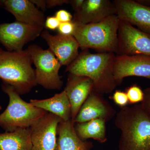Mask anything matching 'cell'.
Returning <instances> with one entry per match:
<instances>
[{
    "instance_id": "cell-16",
    "label": "cell",
    "mask_w": 150,
    "mask_h": 150,
    "mask_svg": "<svg viewBox=\"0 0 150 150\" xmlns=\"http://www.w3.org/2000/svg\"><path fill=\"white\" fill-rule=\"evenodd\" d=\"M64 91L71 104L74 122L82 105L93 91V83L87 77L69 74Z\"/></svg>"
},
{
    "instance_id": "cell-7",
    "label": "cell",
    "mask_w": 150,
    "mask_h": 150,
    "mask_svg": "<svg viewBox=\"0 0 150 150\" xmlns=\"http://www.w3.org/2000/svg\"><path fill=\"white\" fill-rule=\"evenodd\" d=\"M116 55H142L150 56V34L128 22L120 20Z\"/></svg>"
},
{
    "instance_id": "cell-19",
    "label": "cell",
    "mask_w": 150,
    "mask_h": 150,
    "mask_svg": "<svg viewBox=\"0 0 150 150\" xmlns=\"http://www.w3.org/2000/svg\"><path fill=\"white\" fill-rule=\"evenodd\" d=\"M31 129H17L0 134V150H31Z\"/></svg>"
},
{
    "instance_id": "cell-14",
    "label": "cell",
    "mask_w": 150,
    "mask_h": 150,
    "mask_svg": "<svg viewBox=\"0 0 150 150\" xmlns=\"http://www.w3.org/2000/svg\"><path fill=\"white\" fill-rule=\"evenodd\" d=\"M112 14H115L113 1L110 0H85L80 9L75 12L72 21L76 26H79L99 22Z\"/></svg>"
},
{
    "instance_id": "cell-4",
    "label": "cell",
    "mask_w": 150,
    "mask_h": 150,
    "mask_svg": "<svg viewBox=\"0 0 150 150\" xmlns=\"http://www.w3.org/2000/svg\"><path fill=\"white\" fill-rule=\"evenodd\" d=\"M120 21L116 14L111 15L99 22L76 26L73 36L83 50L91 48L115 54Z\"/></svg>"
},
{
    "instance_id": "cell-24",
    "label": "cell",
    "mask_w": 150,
    "mask_h": 150,
    "mask_svg": "<svg viewBox=\"0 0 150 150\" xmlns=\"http://www.w3.org/2000/svg\"><path fill=\"white\" fill-rule=\"evenodd\" d=\"M144 92V100L140 104L145 112L150 117V87L145 89Z\"/></svg>"
},
{
    "instance_id": "cell-5",
    "label": "cell",
    "mask_w": 150,
    "mask_h": 150,
    "mask_svg": "<svg viewBox=\"0 0 150 150\" xmlns=\"http://www.w3.org/2000/svg\"><path fill=\"white\" fill-rule=\"evenodd\" d=\"M2 89L8 96L9 103L0 114V126L7 132L30 128L48 113L25 101L11 86L4 83Z\"/></svg>"
},
{
    "instance_id": "cell-30",
    "label": "cell",
    "mask_w": 150,
    "mask_h": 150,
    "mask_svg": "<svg viewBox=\"0 0 150 150\" xmlns=\"http://www.w3.org/2000/svg\"><path fill=\"white\" fill-rule=\"evenodd\" d=\"M137 1L142 4L150 7V0H137Z\"/></svg>"
},
{
    "instance_id": "cell-31",
    "label": "cell",
    "mask_w": 150,
    "mask_h": 150,
    "mask_svg": "<svg viewBox=\"0 0 150 150\" xmlns=\"http://www.w3.org/2000/svg\"><path fill=\"white\" fill-rule=\"evenodd\" d=\"M1 108H1V105H0V110H1Z\"/></svg>"
},
{
    "instance_id": "cell-13",
    "label": "cell",
    "mask_w": 150,
    "mask_h": 150,
    "mask_svg": "<svg viewBox=\"0 0 150 150\" xmlns=\"http://www.w3.org/2000/svg\"><path fill=\"white\" fill-rule=\"evenodd\" d=\"M103 95L93 91L81 107L74 123H83L96 119L107 122L116 114V111L103 97Z\"/></svg>"
},
{
    "instance_id": "cell-12",
    "label": "cell",
    "mask_w": 150,
    "mask_h": 150,
    "mask_svg": "<svg viewBox=\"0 0 150 150\" xmlns=\"http://www.w3.org/2000/svg\"><path fill=\"white\" fill-rule=\"evenodd\" d=\"M40 35L62 66H69L79 56V45L74 36L59 33L53 35L46 30Z\"/></svg>"
},
{
    "instance_id": "cell-1",
    "label": "cell",
    "mask_w": 150,
    "mask_h": 150,
    "mask_svg": "<svg viewBox=\"0 0 150 150\" xmlns=\"http://www.w3.org/2000/svg\"><path fill=\"white\" fill-rule=\"evenodd\" d=\"M116 55L108 52L92 54L84 49L74 61L67 66L65 71L89 78L93 91L104 95L110 94L118 86L113 76Z\"/></svg>"
},
{
    "instance_id": "cell-9",
    "label": "cell",
    "mask_w": 150,
    "mask_h": 150,
    "mask_svg": "<svg viewBox=\"0 0 150 150\" xmlns=\"http://www.w3.org/2000/svg\"><path fill=\"white\" fill-rule=\"evenodd\" d=\"M62 121L58 116L48 112L31 126V150H55L58 127Z\"/></svg>"
},
{
    "instance_id": "cell-2",
    "label": "cell",
    "mask_w": 150,
    "mask_h": 150,
    "mask_svg": "<svg viewBox=\"0 0 150 150\" xmlns=\"http://www.w3.org/2000/svg\"><path fill=\"white\" fill-rule=\"evenodd\" d=\"M114 123L121 131L118 150H150V117L141 104L121 108Z\"/></svg>"
},
{
    "instance_id": "cell-11",
    "label": "cell",
    "mask_w": 150,
    "mask_h": 150,
    "mask_svg": "<svg viewBox=\"0 0 150 150\" xmlns=\"http://www.w3.org/2000/svg\"><path fill=\"white\" fill-rule=\"evenodd\" d=\"M113 2L115 14L120 20L150 34V7L133 0H115Z\"/></svg>"
},
{
    "instance_id": "cell-28",
    "label": "cell",
    "mask_w": 150,
    "mask_h": 150,
    "mask_svg": "<svg viewBox=\"0 0 150 150\" xmlns=\"http://www.w3.org/2000/svg\"><path fill=\"white\" fill-rule=\"evenodd\" d=\"M85 0H70L69 4L75 12L79 10L82 6Z\"/></svg>"
},
{
    "instance_id": "cell-22",
    "label": "cell",
    "mask_w": 150,
    "mask_h": 150,
    "mask_svg": "<svg viewBox=\"0 0 150 150\" xmlns=\"http://www.w3.org/2000/svg\"><path fill=\"white\" fill-rule=\"evenodd\" d=\"M116 105L122 108L126 107L129 104L128 97L125 92L116 90L112 96L110 97Z\"/></svg>"
},
{
    "instance_id": "cell-18",
    "label": "cell",
    "mask_w": 150,
    "mask_h": 150,
    "mask_svg": "<svg viewBox=\"0 0 150 150\" xmlns=\"http://www.w3.org/2000/svg\"><path fill=\"white\" fill-rule=\"evenodd\" d=\"M30 103L35 107L58 116L62 121L71 119V104L64 90L52 97L44 99H31Z\"/></svg>"
},
{
    "instance_id": "cell-25",
    "label": "cell",
    "mask_w": 150,
    "mask_h": 150,
    "mask_svg": "<svg viewBox=\"0 0 150 150\" xmlns=\"http://www.w3.org/2000/svg\"><path fill=\"white\" fill-rule=\"evenodd\" d=\"M55 16L61 23L72 21L73 18V16L69 12L64 9L57 11Z\"/></svg>"
},
{
    "instance_id": "cell-15",
    "label": "cell",
    "mask_w": 150,
    "mask_h": 150,
    "mask_svg": "<svg viewBox=\"0 0 150 150\" xmlns=\"http://www.w3.org/2000/svg\"><path fill=\"white\" fill-rule=\"evenodd\" d=\"M0 7L11 13L17 21L44 27V13L30 0H3L0 1Z\"/></svg>"
},
{
    "instance_id": "cell-6",
    "label": "cell",
    "mask_w": 150,
    "mask_h": 150,
    "mask_svg": "<svg viewBox=\"0 0 150 150\" xmlns=\"http://www.w3.org/2000/svg\"><path fill=\"white\" fill-rule=\"evenodd\" d=\"M33 64H34L37 85L50 90H59L63 85L59 71L62 65L49 49L32 44L28 47Z\"/></svg>"
},
{
    "instance_id": "cell-27",
    "label": "cell",
    "mask_w": 150,
    "mask_h": 150,
    "mask_svg": "<svg viewBox=\"0 0 150 150\" xmlns=\"http://www.w3.org/2000/svg\"><path fill=\"white\" fill-rule=\"evenodd\" d=\"M47 8H51L64 4H69V0H46Z\"/></svg>"
},
{
    "instance_id": "cell-10",
    "label": "cell",
    "mask_w": 150,
    "mask_h": 150,
    "mask_svg": "<svg viewBox=\"0 0 150 150\" xmlns=\"http://www.w3.org/2000/svg\"><path fill=\"white\" fill-rule=\"evenodd\" d=\"M113 76L118 86L127 77L150 79V56L116 55L113 65Z\"/></svg>"
},
{
    "instance_id": "cell-26",
    "label": "cell",
    "mask_w": 150,
    "mask_h": 150,
    "mask_svg": "<svg viewBox=\"0 0 150 150\" xmlns=\"http://www.w3.org/2000/svg\"><path fill=\"white\" fill-rule=\"evenodd\" d=\"M60 22L55 16H48L46 19L44 26L51 30L58 29Z\"/></svg>"
},
{
    "instance_id": "cell-17",
    "label": "cell",
    "mask_w": 150,
    "mask_h": 150,
    "mask_svg": "<svg viewBox=\"0 0 150 150\" xmlns=\"http://www.w3.org/2000/svg\"><path fill=\"white\" fill-rule=\"evenodd\" d=\"M93 147L92 142L83 141L79 137L71 119L59 123L55 150H91Z\"/></svg>"
},
{
    "instance_id": "cell-21",
    "label": "cell",
    "mask_w": 150,
    "mask_h": 150,
    "mask_svg": "<svg viewBox=\"0 0 150 150\" xmlns=\"http://www.w3.org/2000/svg\"><path fill=\"white\" fill-rule=\"evenodd\" d=\"M129 104H136L142 103L144 98V91L137 84H134L126 88V91Z\"/></svg>"
},
{
    "instance_id": "cell-20",
    "label": "cell",
    "mask_w": 150,
    "mask_h": 150,
    "mask_svg": "<svg viewBox=\"0 0 150 150\" xmlns=\"http://www.w3.org/2000/svg\"><path fill=\"white\" fill-rule=\"evenodd\" d=\"M106 121L101 119H96L83 123H75L76 133L83 141L93 139L100 144L107 141Z\"/></svg>"
},
{
    "instance_id": "cell-29",
    "label": "cell",
    "mask_w": 150,
    "mask_h": 150,
    "mask_svg": "<svg viewBox=\"0 0 150 150\" xmlns=\"http://www.w3.org/2000/svg\"><path fill=\"white\" fill-rule=\"evenodd\" d=\"M36 7L41 9L42 11H45L47 8L46 0H30Z\"/></svg>"
},
{
    "instance_id": "cell-8",
    "label": "cell",
    "mask_w": 150,
    "mask_h": 150,
    "mask_svg": "<svg viewBox=\"0 0 150 150\" xmlns=\"http://www.w3.org/2000/svg\"><path fill=\"white\" fill-rule=\"evenodd\" d=\"M43 28L17 21L0 24V44L7 51H22L25 44L41 35Z\"/></svg>"
},
{
    "instance_id": "cell-3",
    "label": "cell",
    "mask_w": 150,
    "mask_h": 150,
    "mask_svg": "<svg viewBox=\"0 0 150 150\" xmlns=\"http://www.w3.org/2000/svg\"><path fill=\"white\" fill-rule=\"evenodd\" d=\"M27 49L0 52V79L12 86L20 95L26 94L37 85L35 69Z\"/></svg>"
},
{
    "instance_id": "cell-23",
    "label": "cell",
    "mask_w": 150,
    "mask_h": 150,
    "mask_svg": "<svg viewBox=\"0 0 150 150\" xmlns=\"http://www.w3.org/2000/svg\"><path fill=\"white\" fill-rule=\"evenodd\" d=\"M76 25L72 21L60 23L58 28L59 33L65 35H74L76 30Z\"/></svg>"
},
{
    "instance_id": "cell-32",
    "label": "cell",
    "mask_w": 150,
    "mask_h": 150,
    "mask_svg": "<svg viewBox=\"0 0 150 150\" xmlns=\"http://www.w3.org/2000/svg\"><path fill=\"white\" fill-rule=\"evenodd\" d=\"M2 49L1 48V47H0V52H1V51Z\"/></svg>"
}]
</instances>
